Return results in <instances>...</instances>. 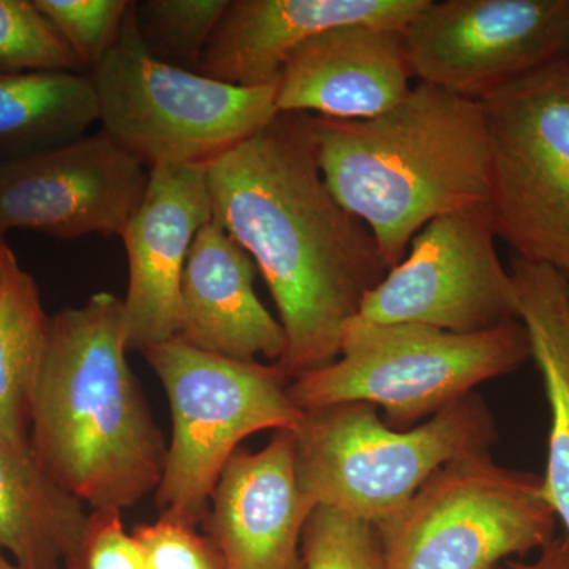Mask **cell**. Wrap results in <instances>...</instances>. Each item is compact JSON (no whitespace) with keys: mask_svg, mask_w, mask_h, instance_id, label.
<instances>
[{"mask_svg":"<svg viewBox=\"0 0 569 569\" xmlns=\"http://www.w3.org/2000/svg\"><path fill=\"white\" fill-rule=\"evenodd\" d=\"M212 216L252 258L287 335L290 381L332 365L347 325L389 269L358 217L326 186L312 114L279 112L208 164Z\"/></svg>","mask_w":569,"mask_h":569,"instance_id":"6da1fadb","label":"cell"},{"mask_svg":"<svg viewBox=\"0 0 569 569\" xmlns=\"http://www.w3.org/2000/svg\"><path fill=\"white\" fill-rule=\"evenodd\" d=\"M127 351L118 296L96 293L51 317L33 392L31 452L93 511L134 507L163 475L167 448Z\"/></svg>","mask_w":569,"mask_h":569,"instance_id":"7a4b0ae2","label":"cell"},{"mask_svg":"<svg viewBox=\"0 0 569 569\" xmlns=\"http://www.w3.org/2000/svg\"><path fill=\"white\" fill-rule=\"evenodd\" d=\"M312 132L326 186L369 228L389 271L430 220L488 204L481 102L418 82L376 118L312 116Z\"/></svg>","mask_w":569,"mask_h":569,"instance_id":"3957f363","label":"cell"},{"mask_svg":"<svg viewBox=\"0 0 569 569\" xmlns=\"http://www.w3.org/2000/svg\"><path fill=\"white\" fill-rule=\"evenodd\" d=\"M293 432L296 475L309 503L372 526L406 507L438 468L489 451L498 438L477 392L411 429L385 425L372 403L350 402L305 411Z\"/></svg>","mask_w":569,"mask_h":569,"instance_id":"277c9868","label":"cell"},{"mask_svg":"<svg viewBox=\"0 0 569 569\" xmlns=\"http://www.w3.org/2000/svg\"><path fill=\"white\" fill-rule=\"evenodd\" d=\"M531 358L519 320L473 335L415 323L355 318L332 365L296 378L288 395L302 411L366 402L387 411L389 426L411 429L493 378Z\"/></svg>","mask_w":569,"mask_h":569,"instance_id":"5b68a950","label":"cell"},{"mask_svg":"<svg viewBox=\"0 0 569 569\" xmlns=\"http://www.w3.org/2000/svg\"><path fill=\"white\" fill-rule=\"evenodd\" d=\"M89 74L103 132L149 170L209 164L279 114L276 86L241 88L157 59L142 44L132 6Z\"/></svg>","mask_w":569,"mask_h":569,"instance_id":"8992f818","label":"cell"},{"mask_svg":"<svg viewBox=\"0 0 569 569\" xmlns=\"http://www.w3.org/2000/svg\"><path fill=\"white\" fill-rule=\"evenodd\" d=\"M142 356L167 392L173 422L157 508L197 527L239 443L261 430H295L305 411L288 395L290 378L276 362L206 353L176 337Z\"/></svg>","mask_w":569,"mask_h":569,"instance_id":"52a82bcc","label":"cell"},{"mask_svg":"<svg viewBox=\"0 0 569 569\" xmlns=\"http://www.w3.org/2000/svg\"><path fill=\"white\" fill-rule=\"evenodd\" d=\"M556 520L542 477L482 451L438 468L376 529L389 569H493L545 549Z\"/></svg>","mask_w":569,"mask_h":569,"instance_id":"ba28073f","label":"cell"},{"mask_svg":"<svg viewBox=\"0 0 569 569\" xmlns=\"http://www.w3.org/2000/svg\"><path fill=\"white\" fill-rule=\"evenodd\" d=\"M497 238L515 257L569 274V58L482 102Z\"/></svg>","mask_w":569,"mask_h":569,"instance_id":"9c48e42d","label":"cell"},{"mask_svg":"<svg viewBox=\"0 0 569 569\" xmlns=\"http://www.w3.org/2000/svg\"><path fill=\"white\" fill-rule=\"evenodd\" d=\"M402 33L411 78L482 103L569 58V0H426Z\"/></svg>","mask_w":569,"mask_h":569,"instance_id":"30bf717a","label":"cell"},{"mask_svg":"<svg viewBox=\"0 0 569 569\" xmlns=\"http://www.w3.org/2000/svg\"><path fill=\"white\" fill-rule=\"evenodd\" d=\"M488 204L430 220L356 318L432 326L458 335L519 320L511 272L498 257Z\"/></svg>","mask_w":569,"mask_h":569,"instance_id":"8fae6325","label":"cell"},{"mask_svg":"<svg viewBox=\"0 0 569 569\" xmlns=\"http://www.w3.org/2000/svg\"><path fill=\"white\" fill-rule=\"evenodd\" d=\"M146 168L103 130L0 163V233L121 236L148 186Z\"/></svg>","mask_w":569,"mask_h":569,"instance_id":"7c38bea8","label":"cell"},{"mask_svg":"<svg viewBox=\"0 0 569 569\" xmlns=\"http://www.w3.org/2000/svg\"><path fill=\"white\" fill-rule=\"evenodd\" d=\"M208 164L156 167L121 238L129 258L123 307L127 350L174 339L181 282L198 231L211 222Z\"/></svg>","mask_w":569,"mask_h":569,"instance_id":"4fadbf2b","label":"cell"},{"mask_svg":"<svg viewBox=\"0 0 569 569\" xmlns=\"http://www.w3.org/2000/svg\"><path fill=\"white\" fill-rule=\"evenodd\" d=\"M204 519L227 569H305L301 541L313 508L299 488L293 430L223 467Z\"/></svg>","mask_w":569,"mask_h":569,"instance_id":"5bb4252c","label":"cell"},{"mask_svg":"<svg viewBox=\"0 0 569 569\" xmlns=\"http://www.w3.org/2000/svg\"><path fill=\"white\" fill-rule=\"evenodd\" d=\"M426 0H230L198 73L241 86H276L288 56L318 33L362 24L403 31Z\"/></svg>","mask_w":569,"mask_h":569,"instance_id":"9a60e30c","label":"cell"},{"mask_svg":"<svg viewBox=\"0 0 569 569\" xmlns=\"http://www.w3.org/2000/svg\"><path fill=\"white\" fill-rule=\"evenodd\" d=\"M410 80L402 31L340 26L288 56L276 84V107L321 118L370 119L402 102Z\"/></svg>","mask_w":569,"mask_h":569,"instance_id":"2e32d148","label":"cell"},{"mask_svg":"<svg viewBox=\"0 0 569 569\" xmlns=\"http://www.w3.org/2000/svg\"><path fill=\"white\" fill-rule=\"evenodd\" d=\"M250 254L211 220L198 231L181 282L176 339L206 353L279 362L287 351L282 325L254 293Z\"/></svg>","mask_w":569,"mask_h":569,"instance_id":"e0dca14e","label":"cell"},{"mask_svg":"<svg viewBox=\"0 0 569 569\" xmlns=\"http://www.w3.org/2000/svg\"><path fill=\"white\" fill-rule=\"evenodd\" d=\"M512 287L550 407L545 496L569 537V295L568 277L548 264L515 257Z\"/></svg>","mask_w":569,"mask_h":569,"instance_id":"ac0fdd59","label":"cell"},{"mask_svg":"<svg viewBox=\"0 0 569 569\" xmlns=\"http://www.w3.org/2000/svg\"><path fill=\"white\" fill-rule=\"evenodd\" d=\"M89 515L37 463L32 452L0 438V556L22 569H66L77 556Z\"/></svg>","mask_w":569,"mask_h":569,"instance_id":"d6986e66","label":"cell"},{"mask_svg":"<svg viewBox=\"0 0 569 569\" xmlns=\"http://www.w3.org/2000/svg\"><path fill=\"white\" fill-rule=\"evenodd\" d=\"M97 121L99 99L89 73H0V163L80 140Z\"/></svg>","mask_w":569,"mask_h":569,"instance_id":"ffe728a7","label":"cell"},{"mask_svg":"<svg viewBox=\"0 0 569 569\" xmlns=\"http://www.w3.org/2000/svg\"><path fill=\"white\" fill-rule=\"evenodd\" d=\"M50 325L39 284L20 263L14 264L0 302V438L21 452H31L33 392Z\"/></svg>","mask_w":569,"mask_h":569,"instance_id":"44dd1931","label":"cell"},{"mask_svg":"<svg viewBox=\"0 0 569 569\" xmlns=\"http://www.w3.org/2000/svg\"><path fill=\"white\" fill-rule=\"evenodd\" d=\"M230 0H141L132 3L146 50L160 61L197 71Z\"/></svg>","mask_w":569,"mask_h":569,"instance_id":"7402d4cb","label":"cell"},{"mask_svg":"<svg viewBox=\"0 0 569 569\" xmlns=\"http://www.w3.org/2000/svg\"><path fill=\"white\" fill-rule=\"evenodd\" d=\"M0 70L84 73L86 69L33 0H0Z\"/></svg>","mask_w":569,"mask_h":569,"instance_id":"603a6c76","label":"cell"},{"mask_svg":"<svg viewBox=\"0 0 569 569\" xmlns=\"http://www.w3.org/2000/svg\"><path fill=\"white\" fill-rule=\"evenodd\" d=\"M305 569H389L376 526L317 507L301 541Z\"/></svg>","mask_w":569,"mask_h":569,"instance_id":"cb8c5ba5","label":"cell"},{"mask_svg":"<svg viewBox=\"0 0 569 569\" xmlns=\"http://www.w3.org/2000/svg\"><path fill=\"white\" fill-rule=\"evenodd\" d=\"M91 71L121 36L130 0H33Z\"/></svg>","mask_w":569,"mask_h":569,"instance_id":"d4e9b609","label":"cell"},{"mask_svg":"<svg viewBox=\"0 0 569 569\" xmlns=\"http://www.w3.org/2000/svg\"><path fill=\"white\" fill-rule=\"evenodd\" d=\"M132 535L140 545L146 569H227L211 539L170 516L160 515L157 522L141 523Z\"/></svg>","mask_w":569,"mask_h":569,"instance_id":"484cf974","label":"cell"},{"mask_svg":"<svg viewBox=\"0 0 569 569\" xmlns=\"http://www.w3.org/2000/svg\"><path fill=\"white\" fill-rule=\"evenodd\" d=\"M121 512L99 509L89 515L80 549L66 569H146L140 545L123 530Z\"/></svg>","mask_w":569,"mask_h":569,"instance_id":"4316f807","label":"cell"},{"mask_svg":"<svg viewBox=\"0 0 569 569\" xmlns=\"http://www.w3.org/2000/svg\"><path fill=\"white\" fill-rule=\"evenodd\" d=\"M526 569H569V537L553 538L545 549L539 550L535 563Z\"/></svg>","mask_w":569,"mask_h":569,"instance_id":"83f0119b","label":"cell"},{"mask_svg":"<svg viewBox=\"0 0 569 569\" xmlns=\"http://www.w3.org/2000/svg\"><path fill=\"white\" fill-rule=\"evenodd\" d=\"M17 263V254H14L9 242H7L6 234L0 233V302H2L3 295H6L11 269Z\"/></svg>","mask_w":569,"mask_h":569,"instance_id":"f1b7e54d","label":"cell"},{"mask_svg":"<svg viewBox=\"0 0 569 569\" xmlns=\"http://www.w3.org/2000/svg\"><path fill=\"white\" fill-rule=\"evenodd\" d=\"M493 569H526V563H520V561L508 560L505 563L498 565V567Z\"/></svg>","mask_w":569,"mask_h":569,"instance_id":"f546056e","label":"cell"},{"mask_svg":"<svg viewBox=\"0 0 569 569\" xmlns=\"http://www.w3.org/2000/svg\"><path fill=\"white\" fill-rule=\"evenodd\" d=\"M0 569H22L14 561L7 560L6 556H0Z\"/></svg>","mask_w":569,"mask_h":569,"instance_id":"4dcf8cb0","label":"cell"},{"mask_svg":"<svg viewBox=\"0 0 569 569\" xmlns=\"http://www.w3.org/2000/svg\"><path fill=\"white\" fill-rule=\"evenodd\" d=\"M568 277V295H569V274H567Z\"/></svg>","mask_w":569,"mask_h":569,"instance_id":"1f68e13d","label":"cell"},{"mask_svg":"<svg viewBox=\"0 0 569 569\" xmlns=\"http://www.w3.org/2000/svg\"><path fill=\"white\" fill-rule=\"evenodd\" d=\"M0 73H6V71L0 70Z\"/></svg>","mask_w":569,"mask_h":569,"instance_id":"d6a6232c","label":"cell"}]
</instances>
